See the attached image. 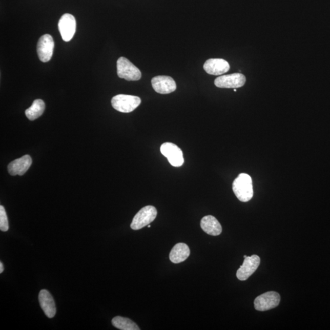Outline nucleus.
Returning a JSON list of instances; mask_svg holds the SVG:
<instances>
[{
	"mask_svg": "<svg viewBox=\"0 0 330 330\" xmlns=\"http://www.w3.org/2000/svg\"><path fill=\"white\" fill-rule=\"evenodd\" d=\"M233 190L239 201L244 202L250 201L253 196L252 177L247 174H240L234 180Z\"/></svg>",
	"mask_w": 330,
	"mask_h": 330,
	"instance_id": "f257e3e1",
	"label": "nucleus"
},
{
	"mask_svg": "<svg viewBox=\"0 0 330 330\" xmlns=\"http://www.w3.org/2000/svg\"><path fill=\"white\" fill-rule=\"evenodd\" d=\"M141 103L140 98L131 95L119 94L112 99V107L119 112H132Z\"/></svg>",
	"mask_w": 330,
	"mask_h": 330,
	"instance_id": "f03ea898",
	"label": "nucleus"
},
{
	"mask_svg": "<svg viewBox=\"0 0 330 330\" xmlns=\"http://www.w3.org/2000/svg\"><path fill=\"white\" fill-rule=\"evenodd\" d=\"M117 74L119 78L128 81H138L141 78L139 69L125 57H120L117 60Z\"/></svg>",
	"mask_w": 330,
	"mask_h": 330,
	"instance_id": "7ed1b4c3",
	"label": "nucleus"
},
{
	"mask_svg": "<svg viewBox=\"0 0 330 330\" xmlns=\"http://www.w3.org/2000/svg\"><path fill=\"white\" fill-rule=\"evenodd\" d=\"M157 215L156 208L152 205L146 206L135 215L131 227L133 230H141L155 220Z\"/></svg>",
	"mask_w": 330,
	"mask_h": 330,
	"instance_id": "20e7f679",
	"label": "nucleus"
},
{
	"mask_svg": "<svg viewBox=\"0 0 330 330\" xmlns=\"http://www.w3.org/2000/svg\"><path fill=\"white\" fill-rule=\"evenodd\" d=\"M160 152L168 158L172 166L180 167L183 164L184 158L181 149L172 142H164L161 146Z\"/></svg>",
	"mask_w": 330,
	"mask_h": 330,
	"instance_id": "39448f33",
	"label": "nucleus"
},
{
	"mask_svg": "<svg viewBox=\"0 0 330 330\" xmlns=\"http://www.w3.org/2000/svg\"><path fill=\"white\" fill-rule=\"evenodd\" d=\"M280 294L276 292H268L257 297L255 300V307L259 312H266L275 308L280 304Z\"/></svg>",
	"mask_w": 330,
	"mask_h": 330,
	"instance_id": "423d86ee",
	"label": "nucleus"
},
{
	"mask_svg": "<svg viewBox=\"0 0 330 330\" xmlns=\"http://www.w3.org/2000/svg\"><path fill=\"white\" fill-rule=\"evenodd\" d=\"M55 43L50 34L43 35L40 37L37 45V53L41 61L49 62L52 58Z\"/></svg>",
	"mask_w": 330,
	"mask_h": 330,
	"instance_id": "0eeeda50",
	"label": "nucleus"
},
{
	"mask_svg": "<svg viewBox=\"0 0 330 330\" xmlns=\"http://www.w3.org/2000/svg\"><path fill=\"white\" fill-rule=\"evenodd\" d=\"M76 20L74 15L65 14L60 18L58 29L63 40L69 42L74 37L76 31Z\"/></svg>",
	"mask_w": 330,
	"mask_h": 330,
	"instance_id": "6e6552de",
	"label": "nucleus"
},
{
	"mask_svg": "<svg viewBox=\"0 0 330 330\" xmlns=\"http://www.w3.org/2000/svg\"><path fill=\"white\" fill-rule=\"evenodd\" d=\"M261 259L258 256L254 255L246 256L242 265L238 269L237 277L240 281H245L252 276L259 267Z\"/></svg>",
	"mask_w": 330,
	"mask_h": 330,
	"instance_id": "1a4fd4ad",
	"label": "nucleus"
},
{
	"mask_svg": "<svg viewBox=\"0 0 330 330\" xmlns=\"http://www.w3.org/2000/svg\"><path fill=\"white\" fill-rule=\"evenodd\" d=\"M246 77L240 73L220 76L215 79L216 87L220 88H238L242 87L245 84Z\"/></svg>",
	"mask_w": 330,
	"mask_h": 330,
	"instance_id": "9d476101",
	"label": "nucleus"
},
{
	"mask_svg": "<svg viewBox=\"0 0 330 330\" xmlns=\"http://www.w3.org/2000/svg\"><path fill=\"white\" fill-rule=\"evenodd\" d=\"M151 82L155 91L161 94H170L177 88L175 81L169 76H157L152 79Z\"/></svg>",
	"mask_w": 330,
	"mask_h": 330,
	"instance_id": "9b49d317",
	"label": "nucleus"
},
{
	"mask_svg": "<svg viewBox=\"0 0 330 330\" xmlns=\"http://www.w3.org/2000/svg\"><path fill=\"white\" fill-rule=\"evenodd\" d=\"M32 158L29 155L17 158L9 164L8 170L11 176H23L32 164Z\"/></svg>",
	"mask_w": 330,
	"mask_h": 330,
	"instance_id": "f8f14e48",
	"label": "nucleus"
},
{
	"mask_svg": "<svg viewBox=\"0 0 330 330\" xmlns=\"http://www.w3.org/2000/svg\"><path fill=\"white\" fill-rule=\"evenodd\" d=\"M208 74L212 75H221L229 71V63L223 59H209L203 66Z\"/></svg>",
	"mask_w": 330,
	"mask_h": 330,
	"instance_id": "ddd939ff",
	"label": "nucleus"
},
{
	"mask_svg": "<svg viewBox=\"0 0 330 330\" xmlns=\"http://www.w3.org/2000/svg\"><path fill=\"white\" fill-rule=\"evenodd\" d=\"M39 301L41 308L49 318L55 316L56 309L55 301L48 291L41 290L39 294Z\"/></svg>",
	"mask_w": 330,
	"mask_h": 330,
	"instance_id": "4468645a",
	"label": "nucleus"
},
{
	"mask_svg": "<svg viewBox=\"0 0 330 330\" xmlns=\"http://www.w3.org/2000/svg\"><path fill=\"white\" fill-rule=\"evenodd\" d=\"M201 228L205 233L211 236H219L222 232L220 223L217 219L212 215H207L202 218Z\"/></svg>",
	"mask_w": 330,
	"mask_h": 330,
	"instance_id": "2eb2a0df",
	"label": "nucleus"
},
{
	"mask_svg": "<svg viewBox=\"0 0 330 330\" xmlns=\"http://www.w3.org/2000/svg\"><path fill=\"white\" fill-rule=\"evenodd\" d=\"M190 255V250L185 243H179L173 248L170 253V259L174 264L185 261Z\"/></svg>",
	"mask_w": 330,
	"mask_h": 330,
	"instance_id": "dca6fc26",
	"label": "nucleus"
},
{
	"mask_svg": "<svg viewBox=\"0 0 330 330\" xmlns=\"http://www.w3.org/2000/svg\"><path fill=\"white\" fill-rule=\"evenodd\" d=\"M46 109V104L41 99H36L33 101L32 106L25 111V115L30 120H34L42 116Z\"/></svg>",
	"mask_w": 330,
	"mask_h": 330,
	"instance_id": "f3484780",
	"label": "nucleus"
},
{
	"mask_svg": "<svg viewBox=\"0 0 330 330\" xmlns=\"http://www.w3.org/2000/svg\"><path fill=\"white\" fill-rule=\"evenodd\" d=\"M112 324L115 327L121 330H139L140 328L132 320L126 317L117 316L112 319Z\"/></svg>",
	"mask_w": 330,
	"mask_h": 330,
	"instance_id": "a211bd4d",
	"label": "nucleus"
},
{
	"mask_svg": "<svg viewBox=\"0 0 330 330\" xmlns=\"http://www.w3.org/2000/svg\"><path fill=\"white\" fill-rule=\"evenodd\" d=\"M0 230L3 232L9 230V223L7 214L3 205H0Z\"/></svg>",
	"mask_w": 330,
	"mask_h": 330,
	"instance_id": "6ab92c4d",
	"label": "nucleus"
},
{
	"mask_svg": "<svg viewBox=\"0 0 330 330\" xmlns=\"http://www.w3.org/2000/svg\"><path fill=\"white\" fill-rule=\"evenodd\" d=\"M4 271V266H3V263L0 262V273L2 274L3 272Z\"/></svg>",
	"mask_w": 330,
	"mask_h": 330,
	"instance_id": "aec40b11",
	"label": "nucleus"
},
{
	"mask_svg": "<svg viewBox=\"0 0 330 330\" xmlns=\"http://www.w3.org/2000/svg\"><path fill=\"white\" fill-rule=\"evenodd\" d=\"M148 228H151V225H149H149H148Z\"/></svg>",
	"mask_w": 330,
	"mask_h": 330,
	"instance_id": "412c9836",
	"label": "nucleus"
},
{
	"mask_svg": "<svg viewBox=\"0 0 330 330\" xmlns=\"http://www.w3.org/2000/svg\"><path fill=\"white\" fill-rule=\"evenodd\" d=\"M234 91L235 92H236V91H237L236 89H234Z\"/></svg>",
	"mask_w": 330,
	"mask_h": 330,
	"instance_id": "4be33fe9",
	"label": "nucleus"
}]
</instances>
